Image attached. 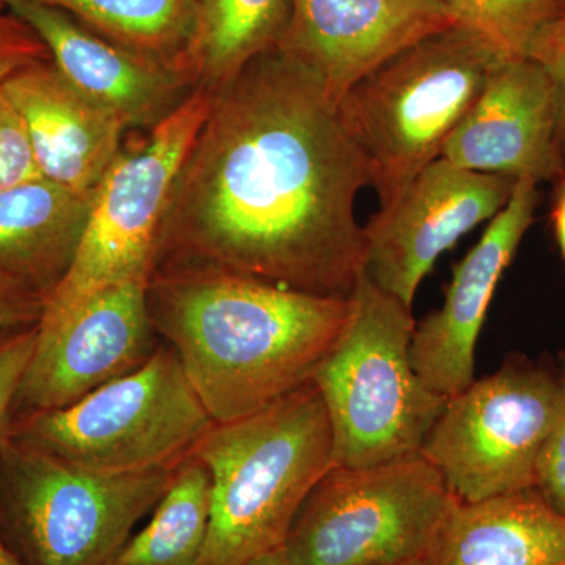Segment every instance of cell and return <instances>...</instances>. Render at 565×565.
Segmentation results:
<instances>
[{
    "label": "cell",
    "mask_w": 565,
    "mask_h": 565,
    "mask_svg": "<svg viewBox=\"0 0 565 565\" xmlns=\"http://www.w3.org/2000/svg\"><path fill=\"white\" fill-rule=\"evenodd\" d=\"M211 95L170 193L154 273L222 270L351 299L366 263L356 195L371 181L337 106L278 47Z\"/></svg>",
    "instance_id": "cell-1"
},
{
    "label": "cell",
    "mask_w": 565,
    "mask_h": 565,
    "mask_svg": "<svg viewBox=\"0 0 565 565\" xmlns=\"http://www.w3.org/2000/svg\"><path fill=\"white\" fill-rule=\"evenodd\" d=\"M148 307L212 422L230 423L311 382L351 299L222 270L167 269L152 274Z\"/></svg>",
    "instance_id": "cell-2"
},
{
    "label": "cell",
    "mask_w": 565,
    "mask_h": 565,
    "mask_svg": "<svg viewBox=\"0 0 565 565\" xmlns=\"http://www.w3.org/2000/svg\"><path fill=\"white\" fill-rule=\"evenodd\" d=\"M191 456L211 476L210 530L196 565H247L278 552L334 465L321 393L308 382L263 411L214 423Z\"/></svg>",
    "instance_id": "cell-3"
},
{
    "label": "cell",
    "mask_w": 565,
    "mask_h": 565,
    "mask_svg": "<svg viewBox=\"0 0 565 565\" xmlns=\"http://www.w3.org/2000/svg\"><path fill=\"white\" fill-rule=\"evenodd\" d=\"M512 61L473 29L457 25L390 58L345 93L337 110L366 162L381 210L392 206Z\"/></svg>",
    "instance_id": "cell-4"
},
{
    "label": "cell",
    "mask_w": 565,
    "mask_h": 565,
    "mask_svg": "<svg viewBox=\"0 0 565 565\" xmlns=\"http://www.w3.org/2000/svg\"><path fill=\"white\" fill-rule=\"evenodd\" d=\"M414 308L362 274L343 332L311 379L333 434V462L371 467L422 455L446 405L415 373Z\"/></svg>",
    "instance_id": "cell-5"
},
{
    "label": "cell",
    "mask_w": 565,
    "mask_h": 565,
    "mask_svg": "<svg viewBox=\"0 0 565 565\" xmlns=\"http://www.w3.org/2000/svg\"><path fill=\"white\" fill-rule=\"evenodd\" d=\"M212 424L166 344L70 407L17 416L11 440L85 470L140 473L177 467Z\"/></svg>",
    "instance_id": "cell-6"
},
{
    "label": "cell",
    "mask_w": 565,
    "mask_h": 565,
    "mask_svg": "<svg viewBox=\"0 0 565 565\" xmlns=\"http://www.w3.org/2000/svg\"><path fill=\"white\" fill-rule=\"evenodd\" d=\"M459 500L422 455L371 467L333 465L300 505L285 565L429 561Z\"/></svg>",
    "instance_id": "cell-7"
},
{
    "label": "cell",
    "mask_w": 565,
    "mask_h": 565,
    "mask_svg": "<svg viewBox=\"0 0 565 565\" xmlns=\"http://www.w3.org/2000/svg\"><path fill=\"white\" fill-rule=\"evenodd\" d=\"M173 470L102 473L10 440L0 451V500L28 565H111Z\"/></svg>",
    "instance_id": "cell-8"
},
{
    "label": "cell",
    "mask_w": 565,
    "mask_h": 565,
    "mask_svg": "<svg viewBox=\"0 0 565 565\" xmlns=\"http://www.w3.org/2000/svg\"><path fill=\"white\" fill-rule=\"evenodd\" d=\"M211 99V92L195 88L136 147L120 151L95 189L79 248L40 321L70 315L111 286L151 280L170 193Z\"/></svg>",
    "instance_id": "cell-9"
},
{
    "label": "cell",
    "mask_w": 565,
    "mask_h": 565,
    "mask_svg": "<svg viewBox=\"0 0 565 565\" xmlns=\"http://www.w3.org/2000/svg\"><path fill=\"white\" fill-rule=\"evenodd\" d=\"M559 392L561 373L511 353L500 370L446 401L422 456L460 503L533 489Z\"/></svg>",
    "instance_id": "cell-10"
},
{
    "label": "cell",
    "mask_w": 565,
    "mask_h": 565,
    "mask_svg": "<svg viewBox=\"0 0 565 565\" xmlns=\"http://www.w3.org/2000/svg\"><path fill=\"white\" fill-rule=\"evenodd\" d=\"M148 286L150 281L111 286L70 315L36 322L14 418L70 407L147 362L158 349Z\"/></svg>",
    "instance_id": "cell-11"
},
{
    "label": "cell",
    "mask_w": 565,
    "mask_h": 565,
    "mask_svg": "<svg viewBox=\"0 0 565 565\" xmlns=\"http://www.w3.org/2000/svg\"><path fill=\"white\" fill-rule=\"evenodd\" d=\"M516 181L435 159L392 206L375 212L364 225V274L414 308L419 285L437 259L465 234L492 221L508 204Z\"/></svg>",
    "instance_id": "cell-12"
},
{
    "label": "cell",
    "mask_w": 565,
    "mask_h": 565,
    "mask_svg": "<svg viewBox=\"0 0 565 565\" xmlns=\"http://www.w3.org/2000/svg\"><path fill=\"white\" fill-rule=\"evenodd\" d=\"M278 50L291 55L338 106L356 82L459 18L440 0H289Z\"/></svg>",
    "instance_id": "cell-13"
},
{
    "label": "cell",
    "mask_w": 565,
    "mask_h": 565,
    "mask_svg": "<svg viewBox=\"0 0 565 565\" xmlns=\"http://www.w3.org/2000/svg\"><path fill=\"white\" fill-rule=\"evenodd\" d=\"M537 182L516 181L508 204L479 243L452 267L440 310L416 323L411 344L415 373L430 392L449 397L475 382V353L498 282L534 221Z\"/></svg>",
    "instance_id": "cell-14"
},
{
    "label": "cell",
    "mask_w": 565,
    "mask_h": 565,
    "mask_svg": "<svg viewBox=\"0 0 565 565\" xmlns=\"http://www.w3.org/2000/svg\"><path fill=\"white\" fill-rule=\"evenodd\" d=\"M555 96L531 58L504 62L446 141L440 158L471 172L552 181L565 172Z\"/></svg>",
    "instance_id": "cell-15"
},
{
    "label": "cell",
    "mask_w": 565,
    "mask_h": 565,
    "mask_svg": "<svg viewBox=\"0 0 565 565\" xmlns=\"http://www.w3.org/2000/svg\"><path fill=\"white\" fill-rule=\"evenodd\" d=\"M39 33L63 76L126 128L150 129L166 120L195 88L188 76L96 35L65 11L39 0H6Z\"/></svg>",
    "instance_id": "cell-16"
},
{
    "label": "cell",
    "mask_w": 565,
    "mask_h": 565,
    "mask_svg": "<svg viewBox=\"0 0 565 565\" xmlns=\"http://www.w3.org/2000/svg\"><path fill=\"white\" fill-rule=\"evenodd\" d=\"M0 92L24 122L41 177L95 192L120 154L128 131L121 118L77 90L52 61L18 71Z\"/></svg>",
    "instance_id": "cell-17"
},
{
    "label": "cell",
    "mask_w": 565,
    "mask_h": 565,
    "mask_svg": "<svg viewBox=\"0 0 565 565\" xmlns=\"http://www.w3.org/2000/svg\"><path fill=\"white\" fill-rule=\"evenodd\" d=\"M429 565H565V516L535 487L459 501Z\"/></svg>",
    "instance_id": "cell-18"
},
{
    "label": "cell",
    "mask_w": 565,
    "mask_h": 565,
    "mask_svg": "<svg viewBox=\"0 0 565 565\" xmlns=\"http://www.w3.org/2000/svg\"><path fill=\"white\" fill-rule=\"evenodd\" d=\"M93 195L46 178L0 192V275L50 296L74 262Z\"/></svg>",
    "instance_id": "cell-19"
},
{
    "label": "cell",
    "mask_w": 565,
    "mask_h": 565,
    "mask_svg": "<svg viewBox=\"0 0 565 565\" xmlns=\"http://www.w3.org/2000/svg\"><path fill=\"white\" fill-rule=\"evenodd\" d=\"M289 0H199L188 55L193 88L215 92L255 58L278 47Z\"/></svg>",
    "instance_id": "cell-20"
},
{
    "label": "cell",
    "mask_w": 565,
    "mask_h": 565,
    "mask_svg": "<svg viewBox=\"0 0 565 565\" xmlns=\"http://www.w3.org/2000/svg\"><path fill=\"white\" fill-rule=\"evenodd\" d=\"M68 13L110 43L180 71L191 79L189 50L199 0H39ZM193 85V84H192Z\"/></svg>",
    "instance_id": "cell-21"
},
{
    "label": "cell",
    "mask_w": 565,
    "mask_h": 565,
    "mask_svg": "<svg viewBox=\"0 0 565 565\" xmlns=\"http://www.w3.org/2000/svg\"><path fill=\"white\" fill-rule=\"evenodd\" d=\"M210 519V471L189 455L174 467L151 522L126 542L111 565H196Z\"/></svg>",
    "instance_id": "cell-22"
},
{
    "label": "cell",
    "mask_w": 565,
    "mask_h": 565,
    "mask_svg": "<svg viewBox=\"0 0 565 565\" xmlns=\"http://www.w3.org/2000/svg\"><path fill=\"white\" fill-rule=\"evenodd\" d=\"M460 24L481 33L508 57L530 58L546 29L565 17V0H440Z\"/></svg>",
    "instance_id": "cell-23"
},
{
    "label": "cell",
    "mask_w": 565,
    "mask_h": 565,
    "mask_svg": "<svg viewBox=\"0 0 565 565\" xmlns=\"http://www.w3.org/2000/svg\"><path fill=\"white\" fill-rule=\"evenodd\" d=\"M36 340V323L0 330V451L11 440L14 399Z\"/></svg>",
    "instance_id": "cell-24"
},
{
    "label": "cell",
    "mask_w": 565,
    "mask_h": 565,
    "mask_svg": "<svg viewBox=\"0 0 565 565\" xmlns=\"http://www.w3.org/2000/svg\"><path fill=\"white\" fill-rule=\"evenodd\" d=\"M41 177L24 122L0 92V192Z\"/></svg>",
    "instance_id": "cell-25"
},
{
    "label": "cell",
    "mask_w": 565,
    "mask_h": 565,
    "mask_svg": "<svg viewBox=\"0 0 565 565\" xmlns=\"http://www.w3.org/2000/svg\"><path fill=\"white\" fill-rule=\"evenodd\" d=\"M534 487L557 514L565 516V367L561 373L559 403L555 419L542 445L535 467Z\"/></svg>",
    "instance_id": "cell-26"
},
{
    "label": "cell",
    "mask_w": 565,
    "mask_h": 565,
    "mask_svg": "<svg viewBox=\"0 0 565 565\" xmlns=\"http://www.w3.org/2000/svg\"><path fill=\"white\" fill-rule=\"evenodd\" d=\"M52 61L39 33L0 0V88L18 71Z\"/></svg>",
    "instance_id": "cell-27"
},
{
    "label": "cell",
    "mask_w": 565,
    "mask_h": 565,
    "mask_svg": "<svg viewBox=\"0 0 565 565\" xmlns=\"http://www.w3.org/2000/svg\"><path fill=\"white\" fill-rule=\"evenodd\" d=\"M545 71L555 96L557 139L565 152V17L546 29L530 55Z\"/></svg>",
    "instance_id": "cell-28"
},
{
    "label": "cell",
    "mask_w": 565,
    "mask_h": 565,
    "mask_svg": "<svg viewBox=\"0 0 565 565\" xmlns=\"http://www.w3.org/2000/svg\"><path fill=\"white\" fill-rule=\"evenodd\" d=\"M46 296L20 280L0 275V330L40 321Z\"/></svg>",
    "instance_id": "cell-29"
},
{
    "label": "cell",
    "mask_w": 565,
    "mask_h": 565,
    "mask_svg": "<svg viewBox=\"0 0 565 565\" xmlns=\"http://www.w3.org/2000/svg\"><path fill=\"white\" fill-rule=\"evenodd\" d=\"M561 178L563 181H561L559 191H557L555 204H553L552 223L557 247H559L561 256L565 262V172Z\"/></svg>",
    "instance_id": "cell-30"
},
{
    "label": "cell",
    "mask_w": 565,
    "mask_h": 565,
    "mask_svg": "<svg viewBox=\"0 0 565 565\" xmlns=\"http://www.w3.org/2000/svg\"><path fill=\"white\" fill-rule=\"evenodd\" d=\"M0 565H24L20 556L11 552L9 545L3 541L2 534H0Z\"/></svg>",
    "instance_id": "cell-31"
},
{
    "label": "cell",
    "mask_w": 565,
    "mask_h": 565,
    "mask_svg": "<svg viewBox=\"0 0 565 565\" xmlns=\"http://www.w3.org/2000/svg\"><path fill=\"white\" fill-rule=\"evenodd\" d=\"M247 565H285V561H282L280 550H278V552L258 557V559L252 561Z\"/></svg>",
    "instance_id": "cell-32"
},
{
    "label": "cell",
    "mask_w": 565,
    "mask_h": 565,
    "mask_svg": "<svg viewBox=\"0 0 565 565\" xmlns=\"http://www.w3.org/2000/svg\"><path fill=\"white\" fill-rule=\"evenodd\" d=\"M404 565H429V561H418V563L404 564Z\"/></svg>",
    "instance_id": "cell-33"
},
{
    "label": "cell",
    "mask_w": 565,
    "mask_h": 565,
    "mask_svg": "<svg viewBox=\"0 0 565 565\" xmlns=\"http://www.w3.org/2000/svg\"><path fill=\"white\" fill-rule=\"evenodd\" d=\"M561 359H563L564 366H565V352L561 353Z\"/></svg>",
    "instance_id": "cell-34"
},
{
    "label": "cell",
    "mask_w": 565,
    "mask_h": 565,
    "mask_svg": "<svg viewBox=\"0 0 565 565\" xmlns=\"http://www.w3.org/2000/svg\"><path fill=\"white\" fill-rule=\"evenodd\" d=\"M3 3H6V0H2Z\"/></svg>",
    "instance_id": "cell-35"
}]
</instances>
